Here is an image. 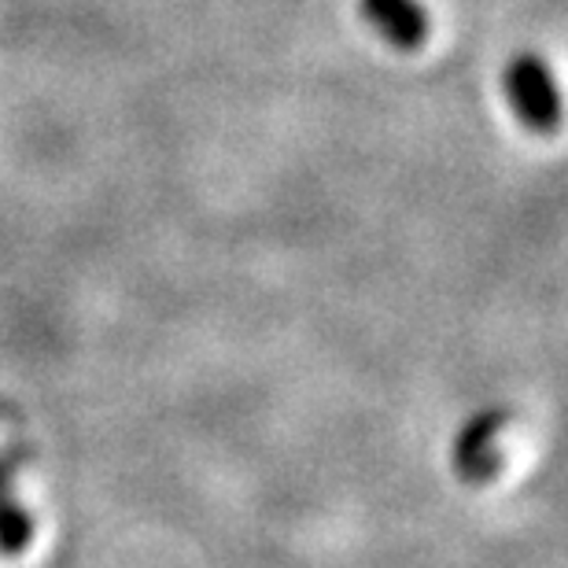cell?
Segmentation results:
<instances>
[{"mask_svg": "<svg viewBox=\"0 0 568 568\" xmlns=\"http://www.w3.org/2000/svg\"><path fill=\"white\" fill-rule=\"evenodd\" d=\"M358 16L399 52H417L432 38L425 0H358Z\"/></svg>", "mask_w": 568, "mask_h": 568, "instance_id": "2", "label": "cell"}, {"mask_svg": "<svg viewBox=\"0 0 568 568\" xmlns=\"http://www.w3.org/2000/svg\"><path fill=\"white\" fill-rule=\"evenodd\" d=\"M503 93L520 126L554 133L561 126V93L550 63L539 52H517L503 67Z\"/></svg>", "mask_w": 568, "mask_h": 568, "instance_id": "1", "label": "cell"}]
</instances>
